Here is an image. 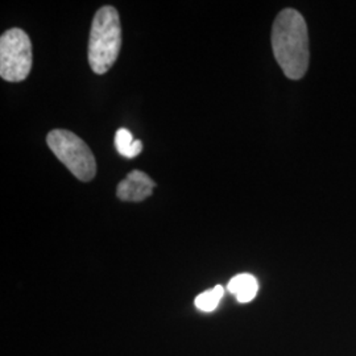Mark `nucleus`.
Returning a JSON list of instances; mask_svg holds the SVG:
<instances>
[{"instance_id":"nucleus-8","label":"nucleus","mask_w":356,"mask_h":356,"mask_svg":"<svg viewBox=\"0 0 356 356\" xmlns=\"http://www.w3.org/2000/svg\"><path fill=\"white\" fill-rule=\"evenodd\" d=\"M223 294H225L223 286L216 285L213 289L201 293L195 298L194 304L202 312H213V310H216V306L219 305V301L223 297Z\"/></svg>"},{"instance_id":"nucleus-2","label":"nucleus","mask_w":356,"mask_h":356,"mask_svg":"<svg viewBox=\"0 0 356 356\" xmlns=\"http://www.w3.org/2000/svg\"><path fill=\"white\" fill-rule=\"evenodd\" d=\"M122 48V26L113 6L99 8L91 24L89 64L95 74H104L113 66Z\"/></svg>"},{"instance_id":"nucleus-7","label":"nucleus","mask_w":356,"mask_h":356,"mask_svg":"<svg viewBox=\"0 0 356 356\" xmlns=\"http://www.w3.org/2000/svg\"><path fill=\"white\" fill-rule=\"evenodd\" d=\"M115 148L123 157L134 159L143 151V143L134 140V136L128 129L120 128L115 135Z\"/></svg>"},{"instance_id":"nucleus-3","label":"nucleus","mask_w":356,"mask_h":356,"mask_svg":"<svg viewBox=\"0 0 356 356\" xmlns=\"http://www.w3.org/2000/svg\"><path fill=\"white\" fill-rule=\"evenodd\" d=\"M48 147L54 156L79 181L88 182L97 175V161L89 145L67 129H53L47 136Z\"/></svg>"},{"instance_id":"nucleus-6","label":"nucleus","mask_w":356,"mask_h":356,"mask_svg":"<svg viewBox=\"0 0 356 356\" xmlns=\"http://www.w3.org/2000/svg\"><path fill=\"white\" fill-rule=\"evenodd\" d=\"M227 289L239 302H251L259 291V284L252 275L242 273L229 280Z\"/></svg>"},{"instance_id":"nucleus-1","label":"nucleus","mask_w":356,"mask_h":356,"mask_svg":"<svg viewBox=\"0 0 356 356\" xmlns=\"http://www.w3.org/2000/svg\"><path fill=\"white\" fill-rule=\"evenodd\" d=\"M272 49L289 79H301L309 69L310 49L305 19L293 8L282 10L272 26Z\"/></svg>"},{"instance_id":"nucleus-5","label":"nucleus","mask_w":356,"mask_h":356,"mask_svg":"<svg viewBox=\"0 0 356 356\" xmlns=\"http://www.w3.org/2000/svg\"><path fill=\"white\" fill-rule=\"evenodd\" d=\"M156 182L141 170H132L119 182L116 195L126 202H141L152 195Z\"/></svg>"},{"instance_id":"nucleus-4","label":"nucleus","mask_w":356,"mask_h":356,"mask_svg":"<svg viewBox=\"0 0 356 356\" xmlns=\"http://www.w3.org/2000/svg\"><path fill=\"white\" fill-rule=\"evenodd\" d=\"M32 69L31 38L20 28L6 31L0 38V76L8 82H22Z\"/></svg>"}]
</instances>
